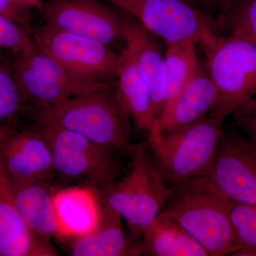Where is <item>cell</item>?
Instances as JSON below:
<instances>
[{
	"label": "cell",
	"mask_w": 256,
	"mask_h": 256,
	"mask_svg": "<svg viewBox=\"0 0 256 256\" xmlns=\"http://www.w3.org/2000/svg\"><path fill=\"white\" fill-rule=\"evenodd\" d=\"M169 188V196L159 215L176 222L210 256L236 250L230 220L234 202L208 175L186 178Z\"/></svg>",
	"instance_id": "6da1fadb"
},
{
	"label": "cell",
	"mask_w": 256,
	"mask_h": 256,
	"mask_svg": "<svg viewBox=\"0 0 256 256\" xmlns=\"http://www.w3.org/2000/svg\"><path fill=\"white\" fill-rule=\"evenodd\" d=\"M37 126L60 128L116 151L131 146V118L110 84L50 107L28 109Z\"/></svg>",
	"instance_id": "7a4b0ae2"
},
{
	"label": "cell",
	"mask_w": 256,
	"mask_h": 256,
	"mask_svg": "<svg viewBox=\"0 0 256 256\" xmlns=\"http://www.w3.org/2000/svg\"><path fill=\"white\" fill-rule=\"evenodd\" d=\"M131 169L122 180L98 192L101 203L126 220L133 235L142 237L164 206L170 190L152 159L148 143L131 144Z\"/></svg>",
	"instance_id": "3957f363"
},
{
	"label": "cell",
	"mask_w": 256,
	"mask_h": 256,
	"mask_svg": "<svg viewBox=\"0 0 256 256\" xmlns=\"http://www.w3.org/2000/svg\"><path fill=\"white\" fill-rule=\"evenodd\" d=\"M223 133L222 122L210 114L186 127L148 134L152 159L165 183L208 174Z\"/></svg>",
	"instance_id": "277c9868"
},
{
	"label": "cell",
	"mask_w": 256,
	"mask_h": 256,
	"mask_svg": "<svg viewBox=\"0 0 256 256\" xmlns=\"http://www.w3.org/2000/svg\"><path fill=\"white\" fill-rule=\"evenodd\" d=\"M140 22L146 31L161 37L166 44L192 41L206 55L220 37L214 28L222 24L200 10L181 0H104Z\"/></svg>",
	"instance_id": "5b68a950"
},
{
	"label": "cell",
	"mask_w": 256,
	"mask_h": 256,
	"mask_svg": "<svg viewBox=\"0 0 256 256\" xmlns=\"http://www.w3.org/2000/svg\"><path fill=\"white\" fill-rule=\"evenodd\" d=\"M50 144L55 174L100 192L118 181L117 151L60 128L37 126Z\"/></svg>",
	"instance_id": "8992f818"
},
{
	"label": "cell",
	"mask_w": 256,
	"mask_h": 256,
	"mask_svg": "<svg viewBox=\"0 0 256 256\" xmlns=\"http://www.w3.org/2000/svg\"><path fill=\"white\" fill-rule=\"evenodd\" d=\"M207 56V70L217 92L210 116L223 124L256 92V45L230 35L220 38Z\"/></svg>",
	"instance_id": "52a82bcc"
},
{
	"label": "cell",
	"mask_w": 256,
	"mask_h": 256,
	"mask_svg": "<svg viewBox=\"0 0 256 256\" xmlns=\"http://www.w3.org/2000/svg\"><path fill=\"white\" fill-rule=\"evenodd\" d=\"M15 80L28 109L44 108L110 84L80 78L36 46L13 55Z\"/></svg>",
	"instance_id": "ba28073f"
},
{
	"label": "cell",
	"mask_w": 256,
	"mask_h": 256,
	"mask_svg": "<svg viewBox=\"0 0 256 256\" xmlns=\"http://www.w3.org/2000/svg\"><path fill=\"white\" fill-rule=\"evenodd\" d=\"M32 37L40 50L80 78L105 84L116 79L122 52L45 24L33 30Z\"/></svg>",
	"instance_id": "9c48e42d"
},
{
	"label": "cell",
	"mask_w": 256,
	"mask_h": 256,
	"mask_svg": "<svg viewBox=\"0 0 256 256\" xmlns=\"http://www.w3.org/2000/svg\"><path fill=\"white\" fill-rule=\"evenodd\" d=\"M45 24L92 38L114 50L128 45L130 20L102 0H46L42 9Z\"/></svg>",
	"instance_id": "30bf717a"
},
{
	"label": "cell",
	"mask_w": 256,
	"mask_h": 256,
	"mask_svg": "<svg viewBox=\"0 0 256 256\" xmlns=\"http://www.w3.org/2000/svg\"><path fill=\"white\" fill-rule=\"evenodd\" d=\"M206 175L234 203L256 205V154L244 138L223 133Z\"/></svg>",
	"instance_id": "8fae6325"
},
{
	"label": "cell",
	"mask_w": 256,
	"mask_h": 256,
	"mask_svg": "<svg viewBox=\"0 0 256 256\" xmlns=\"http://www.w3.org/2000/svg\"><path fill=\"white\" fill-rule=\"evenodd\" d=\"M0 161L12 181L46 180L55 174L50 144L38 128L0 132Z\"/></svg>",
	"instance_id": "7c38bea8"
},
{
	"label": "cell",
	"mask_w": 256,
	"mask_h": 256,
	"mask_svg": "<svg viewBox=\"0 0 256 256\" xmlns=\"http://www.w3.org/2000/svg\"><path fill=\"white\" fill-rule=\"evenodd\" d=\"M50 240L30 229L15 202L11 180L0 161V256H55Z\"/></svg>",
	"instance_id": "4fadbf2b"
},
{
	"label": "cell",
	"mask_w": 256,
	"mask_h": 256,
	"mask_svg": "<svg viewBox=\"0 0 256 256\" xmlns=\"http://www.w3.org/2000/svg\"><path fill=\"white\" fill-rule=\"evenodd\" d=\"M217 92L207 68L202 66L174 100L164 108L158 124L148 133L169 132L195 124L214 107Z\"/></svg>",
	"instance_id": "5bb4252c"
},
{
	"label": "cell",
	"mask_w": 256,
	"mask_h": 256,
	"mask_svg": "<svg viewBox=\"0 0 256 256\" xmlns=\"http://www.w3.org/2000/svg\"><path fill=\"white\" fill-rule=\"evenodd\" d=\"M57 239L68 242L92 232L99 223L101 203L98 192L90 186H74L54 192Z\"/></svg>",
	"instance_id": "9a60e30c"
},
{
	"label": "cell",
	"mask_w": 256,
	"mask_h": 256,
	"mask_svg": "<svg viewBox=\"0 0 256 256\" xmlns=\"http://www.w3.org/2000/svg\"><path fill=\"white\" fill-rule=\"evenodd\" d=\"M101 203V202H100ZM122 216L101 203L100 220L92 232L68 242V252L74 256H140L138 242L127 236Z\"/></svg>",
	"instance_id": "2e32d148"
},
{
	"label": "cell",
	"mask_w": 256,
	"mask_h": 256,
	"mask_svg": "<svg viewBox=\"0 0 256 256\" xmlns=\"http://www.w3.org/2000/svg\"><path fill=\"white\" fill-rule=\"evenodd\" d=\"M50 181H12L15 202L30 229L37 236L50 240L58 236L54 192Z\"/></svg>",
	"instance_id": "e0dca14e"
},
{
	"label": "cell",
	"mask_w": 256,
	"mask_h": 256,
	"mask_svg": "<svg viewBox=\"0 0 256 256\" xmlns=\"http://www.w3.org/2000/svg\"><path fill=\"white\" fill-rule=\"evenodd\" d=\"M128 45L132 50L140 72L150 92L154 121L153 129L158 124L162 110L166 92L164 57L148 36L146 28L130 21L128 26Z\"/></svg>",
	"instance_id": "ac0fdd59"
},
{
	"label": "cell",
	"mask_w": 256,
	"mask_h": 256,
	"mask_svg": "<svg viewBox=\"0 0 256 256\" xmlns=\"http://www.w3.org/2000/svg\"><path fill=\"white\" fill-rule=\"evenodd\" d=\"M116 80V94L133 124L138 129L149 133L154 126L150 92L128 45L122 52Z\"/></svg>",
	"instance_id": "d6986e66"
},
{
	"label": "cell",
	"mask_w": 256,
	"mask_h": 256,
	"mask_svg": "<svg viewBox=\"0 0 256 256\" xmlns=\"http://www.w3.org/2000/svg\"><path fill=\"white\" fill-rule=\"evenodd\" d=\"M139 255L208 256V252L176 222L158 215L138 242Z\"/></svg>",
	"instance_id": "ffe728a7"
},
{
	"label": "cell",
	"mask_w": 256,
	"mask_h": 256,
	"mask_svg": "<svg viewBox=\"0 0 256 256\" xmlns=\"http://www.w3.org/2000/svg\"><path fill=\"white\" fill-rule=\"evenodd\" d=\"M166 45V84L162 110L182 90L200 65L194 42L186 41Z\"/></svg>",
	"instance_id": "44dd1931"
},
{
	"label": "cell",
	"mask_w": 256,
	"mask_h": 256,
	"mask_svg": "<svg viewBox=\"0 0 256 256\" xmlns=\"http://www.w3.org/2000/svg\"><path fill=\"white\" fill-rule=\"evenodd\" d=\"M26 105L15 80L12 58L0 50V132L14 126Z\"/></svg>",
	"instance_id": "7402d4cb"
},
{
	"label": "cell",
	"mask_w": 256,
	"mask_h": 256,
	"mask_svg": "<svg viewBox=\"0 0 256 256\" xmlns=\"http://www.w3.org/2000/svg\"><path fill=\"white\" fill-rule=\"evenodd\" d=\"M230 35L256 45V0H235L220 15Z\"/></svg>",
	"instance_id": "603a6c76"
},
{
	"label": "cell",
	"mask_w": 256,
	"mask_h": 256,
	"mask_svg": "<svg viewBox=\"0 0 256 256\" xmlns=\"http://www.w3.org/2000/svg\"><path fill=\"white\" fill-rule=\"evenodd\" d=\"M230 220L236 250L245 249L256 254V205L234 203Z\"/></svg>",
	"instance_id": "cb8c5ba5"
},
{
	"label": "cell",
	"mask_w": 256,
	"mask_h": 256,
	"mask_svg": "<svg viewBox=\"0 0 256 256\" xmlns=\"http://www.w3.org/2000/svg\"><path fill=\"white\" fill-rule=\"evenodd\" d=\"M35 46L32 34L0 14V50L14 55Z\"/></svg>",
	"instance_id": "d4e9b609"
},
{
	"label": "cell",
	"mask_w": 256,
	"mask_h": 256,
	"mask_svg": "<svg viewBox=\"0 0 256 256\" xmlns=\"http://www.w3.org/2000/svg\"><path fill=\"white\" fill-rule=\"evenodd\" d=\"M233 114L236 124L246 138L256 142V95L245 101Z\"/></svg>",
	"instance_id": "484cf974"
},
{
	"label": "cell",
	"mask_w": 256,
	"mask_h": 256,
	"mask_svg": "<svg viewBox=\"0 0 256 256\" xmlns=\"http://www.w3.org/2000/svg\"><path fill=\"white\" fill-rule=\"evenodd\" d=\"M32 10L12 0H0V14L18 24L32 34Z\"/></svg>",
	"instance_id": "4316f807"
},
{
	"label": "cell",
	"mask_w": 256,
	"mask_h": 256,
	"mask_svg": "<svg viewBox=\"0 0 256 256\" xmlns=\"http://www.w3.org/2000/svg\"><path fill=\"white\" fill-rule=\"evenodd\" d=\"M234 1L235 0H204V4L208 9L220 10L222 14Z\"/></svg>",
	"instance_id": "83f0119b"
},
{
	"label": "cell",
	"mask_w": 256,
	"mask_h": 256,
	"mask_svg": "<svg viewBox=\"0 0 256 256\" xmlns=\"http://www.w3.org/2000/svg\"><path fill=\"white\" fill-rule=\"evenodd\" d=\"M12 1L31 9L36 8V9L41 10L42 5L44 4L42 0H12Z\"/></svg>",
	"instance_id": "f1b7e54d"
},
{
	"label": "cell",
	"mask_w": 256,
	"mask_h": 256,
	"mask_svg": "<svg viewBox=\"0 0 256 256\" xmlns=\"http://www.w3.org/2000/svg\"><path fill=\"white\" fill-rule=\"evenodd\" d=\"M184 2L191 5L194 8H196L198 9V5L200 4H204V0H181Z\"/></svg>",
	"instance_id": "f546056e"
},
{
	"label": "cell",
	"mask_w": 256,
	"mask_h": 256,
	"mask_svg": "<svg viewBox=\"0 0 256 256\" xmlns=\"http://www.w3.org/2000/svg\"><path fill=\"white\" fill-rule=\"evenodd\" d=\"M244 141H245L246 144L248 146V148L256 154V142H252L248 138H244Z\"/></svg>",
	"instance_id": "4dcf8cb0"
},
{
	"label": "cell",
	"mask_w": 256,
	"mask_h": 256,
	"mask_svg": "<svg viewBox=\"0 0 256 256\" xmlns=\"http://www.w3.org/2000/svg\"><path fill=\"white\" fill-rule=\"evenodd\" d=\"M254 95H256V92H255V94H254Z\"/></svg>",
	"instance_id": "1f68e13d"
},
{
	"label": "cell",
	"mask_w": 256,
	"mask_h": 256,
	"mask_svg": "<svg viewBox=\"0 0 256 256\" xmlns=\"http://www.w3.org/2000/svg\"></svg>",
	"instance_id": "d6a6232c"
}]
</instances>
